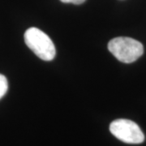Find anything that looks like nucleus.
I'll list each match as a JSON object with an SVG mask.
<instances>
[{"label": "nucleus", "mask_w": 146, "mask_h": 146, "mask_svg": "<svg viewBox=\"0 0 146 146\" xmlns=\"http://www.w3.org/2000/svg\"><path fill=\"white\" fill-rule=\"evenodd\" d=\"M61 2L65 3H73V4H81L85 0H60Z\"/></svg>", "instance_id": "5"}, {"label": "nucleus", "mask_w": 146, "mask_h": 146, "mask_svg": "<svg viewBox=\"0 0 146 146\" xmlns=\"http://www.w3.org/2000/svg\"><path fill=\"white\" fill-rule=\"evenodd\" d=\"M8 89V82L5 76L0 74V99L4 96Z\"/></svg>", "instance_id": "4"}, {"label": "nucleus", "mask_w": 146, "mask_h": 146, "mask_svg": "<svg viewBox=\"0 0 146 146\" xmlns=\"http://www.w3.org/2000/svg\"><path fill=\"white\" fill-rule=\"evenodd\" d=\"M25 42L33 52L42 60L50 61L56 54L52 40L39 29L32 27L25 33Z\"/></svg>", "instance_id": "2"}, {"label": "nucleus", "mask_w": 146, "mask_h": 146, "mask_svg": "<svg viewBox=\"0 0 146 146\" xmlns=\"http://www.w3.org/2000/svg\"><path fill=\"white\" fill-rule=\"evenodd\" d=\"M110 131L117 139L127 144H141L145 136L141 127L133 121L119 119L113 121L110 125Z\"/></svg>", "instance_id": "3"}, {"label": "nucleus", "mask_w": 146, "mask_h": 146, "mask_svg": "<svg viewBox=\"0 0 146 146\" xmlns=\"http://www.w3.org/2000/svg\"><path fill=\"white\" fill-rule=\"evenodd\" d=\"M108 50L119 61L131 63L136 61L144 53L141 42L131 37L119 36L110 40Z\"/></svg>", "instance_id": "1"}]
</instances>
